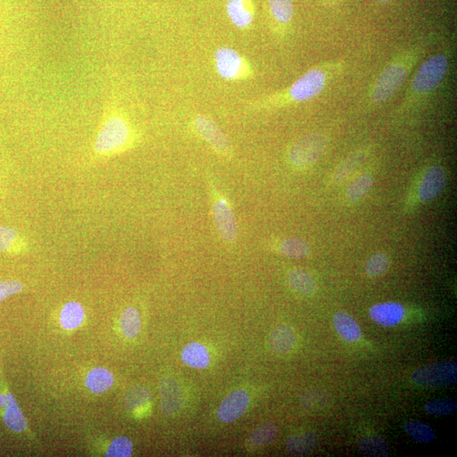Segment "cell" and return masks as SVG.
<instances>
[{
    "instance_id": "6da1fadb",
    "label": "cell",
    "mask_w": 457,
    "mask_h": 457,
    "mask_svg": "<svg viewBox=\"0 0 457 457\" xmlns=\"http://www.w3.org/2000/svg\"><path fill=\"white\" fill-rule=\"evenodd\" d=\"M134 132L122 115L106 116L94 142V152L98 156L109 157L127 149L132 146Z\"/></svg>"
},
{
    "instance_id": "7a4b0ae2",
    "label": "cell",
    "mask_w": 457,
    "mask_h": 457,
    "mask_svg": "<svg viewBox=\"0 0 457 457\" xmlns=\"http://www.w3.org/2000/svg\"><path fill=\"white\" fill-rule=\"evenodd\" d=\"M328 140L321 134H310L300 138L291 146L288 159L295 168H307L315 164L325 154Z\"/></svg>"
},
{
    "instance_id": "3957f363",
    "label": "cell",
    "mask_w": 457,
    "mask_h": 457,
    "mask_svg": "<svg viewBox=\"0 0 457 457\" xmlns=\"http://www.w3.org/2000/svg\"><path fill=\"white\" fill-rule=\"evenodd\" d=\"M449 62L443 53H436L423 63L411 82V90L416 94L431 92L446 75Z\"/></svg>"
},
{
    "instance_id": "277c9868",
    "label": "cell",
    "mask_w": 457,
    "mask_h": 457,
    "mask_svg": "<svg viewBox=\"0 0 457 457\" xmlns=\"http://www.w3.org/2000/svg\"><path fill=\"white\" fill-rule=\"evenodd\" d=\"M411 380L423 387H443L454 384L457 380V365L454 361L434 362L414 372Z\"/></svg>"
},
{
    "instance_id": "5b68a950",
    "label": "cell",
    "mask_w": 457,
    "mask_h": 457,
    "mask_svg": "<svg viewBox=\"0 0 457 457\" xmlns=\"http://www.w3.org/2000/svg\"><path fill=\"white\" fill-rule=\"evenodd\" d=\"M409 70V65L404 62L399 61L389 65L374 85L372 100L378 104L388 100L405 82Z\"/></svg>"
},
{
    "instance_id": "8992f818",
    "label": "cell",
    "mask_w": 457,
    "mask_h": 457,
    "mask_svg": "<svg viewBox=\"0 0 457 457\" xmlns=\"http://www.w3.org/2000/svg\"><path fill=\"white\" fill-rule=\"evenodd\" d=\"M326 83L327 75L324 70L319 68L308 70L291 85L289 98L295 102L310 100L324 90Z\"/></svg>"
},
{
    "instance_id": "52a82bcc",
    "label": "cell",
    "mask_w": 457,
    "mask_h": 457,
    "mask_svg": "<svg viewBox=\"0 0 457 457\" xmlns=\"http://www.w3.org/2000/svg\"><path fill=\"white\" fill-rule=\"evenodd\" d=\"M213 215L219 234L226 243H233L238 235V226L228 201L218 194L214 196Z\"/></svg>"
},
{
    "instance_id": "ba28073f",
    "label": "cell",
    "mask_w": 457,
    "mask_h": 457,
    "mask_svg": "<svg viewBox=\"0 0 457 457\" xmlns=\"http://www.w3.org/2000/svg\"><path fill=\"white\" fill-rule=\"evenodd\" d=\"M215 68L222 78L236 80L243 78L245 63L240 53L228 47L217 49L214 55Z\"/></svg>"
},
{
    "instance_id": "9c48e42d",
    "label": "cell",
    "mask_w": 457,
    "mask_h": 457,
    "mask_svg": "<svg viewBox=\"0 0 457 457\" xmlns=\"http://www.w3.org/2000/svg\"><path fill=\"white\" fill-rule=\"evenodd\" d=\"M194 123L196 131L215 151L226 157L231 154L230 141L211 119L207 116L199 115Z\"/></svg>"
},
{
    "instance_id": "30bf717a",
    "label": "cell",
    "mask_w": 457,
    "mask_h": 457,
    "mask_svg": "<svg viewBox=\"0 0 457 457\" xmlns=\"http://www.w3.org/2000/svg\"><path fill=\"white\" fill-rule=\"evenodd\" d=\"M447 183L446 170L440 165H432L425 169L419 187V199L428 203L436 199L445 189Z\"/></svg>"
},
{
    "instance_id": "8fae6325",
    "label": "cell",
    "mask_w": 457,
    "mask_h": 457,
    "mask_svg": "<svg viewBox=\"0 0 457 457\" xmlns=\"http://www.w3.org/2000/svg\"><path fill=\"white\" fill-rule=\"evenodd\" d=\"M250 396L244 389L233 392L224 399L219 405L217 416L223 423H232L238 420L248 410Z\"/></svg>"
},
{
    "instance_id": "7c38bea8",
    "label": "cell",
    "mask_w": 457,
    "mask_h": 457,
    "mask_svg": "<svg viewBox=\"0 0 457 457\" xmlns=\"http://www.w3.org/2000/svg\"><path fill=\"white\" fill-rule=\"evenodd\" d=\"M160 405L164 414H178L184 406L185 396L180 384L176 379L167 377L161 381L159 387Z\"/></svg>"
},
{
    "instance_id": "4fadbf2b",
    "label": "cell",
    "mask_w": 457,
    "mask_h": 457,
    "mask_svg": "<svg viewBox=\"0 0 457 457\" xmlns=\"http://www.w3.org/2000/svg\"><path fill=\"white\" fill-rule=\"evenodd\" d=\"M405 308L398 303H383L374 305L369 316L376 324L384 327L396 326L404 319Z\"/></svg>"
},
{
    "instance_id": "5bb4252c",
    "label": "cell",
    "mask_w": 457,
    "mask_h": 457,
    "mask_svg": "<svg viewBox=\"0 0 457 457\" xmlns=\"http://www.w3.org/2000/svg\"><path fill=\"white\" fill-rule=\"evenodd\" d=\"M226 12L237 28H248L253 21V12L248 0H227Z\"/></svg>"
},
{
    "instance_id": "9a60e30c",
    "label": "cell",
    "mask_w": 457,
    "mask_h": 457,
    "mask_svg": "<svg viewBox=\"0 0 457 457\" xmlns=\"http://www.w3.org/2000/svg\"><path fill=\"white\" fill-rule=\"evenodd\" d=\"M336 332L344 340L348 342H355L362 337V330L359 325L347 312H336L333 317Z\"/></svg>"
},
{
    "instance_id": "2e32d148",
    "label": "cell",
    "mask_w": 457,
    "mask_h": 457,
    "mask_svg": "<svg viewBox=\"0 0 457 457\" xmlns=\"http://www.w3.org/2000/svg\"><path fill=\"white\" fill-rule=\"evenodd\" d=\"M182 361L188 367L196 369H204L210 364V354L204 345L191 342L184 347Z\"/></svg>"
},
{
    "instance_id": "e0dca14e",
    "label": "cell",
    "mask_w": 457,
    "mask_h": 457,
    "mask_svg": "<svg viewBox=\"0 0 457 457\" xmlns=\"http://www.w3.org/2000/svg\"><path fill=\"white\" fill-rule=\"evenodd\" d=\"M294 330L288 325H280L272 331L270 337V346L278 354L285 355L293 350L295 345Z\"/></svg>"
},
{
    "instance_id": "ac0fdd59",
    "label": "cell",
    "mask_w": 457,
    "mask_h": 457,
    "mask_svg": "<svg viewBox=\"0 0 457 457\" xmlns=\"http://www.w3.org/2000/svg\"><path fill=\"white\" fill-rule=\"evenodd\" d=\"M290 288L303 295H311L315 293L317 285L315 279L307 270L294 268L288 275Z\"/></svg>"
},
{
    "instance_id": "d6986e66",
    "label": "cell",
    "mask_w": 457,
    "mask_h": 457,
    "mask_svg": "<svg viewBox=\"0 0 457 457\" xmlns=\"http://www.w3.org/2000/svg\"><path fill=\"white\" fill-rule=\"evenodd\" d=\"M87 388L94 394L105 393L114 384V376L104 367L92 369L85 380Z\"/></svg>"
},
{
    "instance_id": "ffe728a7",
    "label": "cell",
    "mask_w": 457,
    "mask_h": 457,
    "mask_svg": "<svg viewBox=\"0 0 457 457\" xmlns=\"http://www.w3.org/2000/svg\"><path fill=\"white\" fill-rule=\"evenodd\" d=\"M7 404L4 409V422L6 426L15 432H22L26 428V420L19 409L17 401L12 394H6Z\"/></svg>"
},
{
    "instance_id": "44dd1931",
    "label": "cell",
    "mask_w": 457,
    "mask_h": 457,
    "mask_svg": "<svg viewBox=\"0 0 457 457\" xmlns=\"http://www.w3.org/2000/svg\"><path fill=\"white\" fill-rule=\"evenodd\" d=\"M366 158V152L357 151L343 161L334 173L333 182L335 185H340V184L346 182L364 164Z\"/></svg>"
},
{
    "instance_id": "7402d4cb",
    "label": "cell",
    "mask_w": 457,
    "mask_h": 457,
    "mask_svg": "<svg viewBox=\"0 0 457 457\" xmlns=\"http://www.w3.org/2000/svg\"><path fill=\"white\" fill-rule=\"evenodd\" d=\"M317 443L319 441L315 434L305 433L290 437L286 441V448L293 455L303 456L315 451Z\"/></svg>"
},
{
    "instance_id": "603a6c76",
    "label": "cell",
    "mask_w": 457,
    "mask_h": 457,
    "mask_svg": "<svg viewBox=\"0 0 457 457\" xmlns=\"http://www.w3.org/2000/svg\"><path fill=\"white\" fill-rule=\"evenodd\" d=\"M84 317L85 312L82 305L76 302H70L62 308L60 322L62 328L73 330L83 324Z\"/></svg>"
},
{
    "instance_id": "cb8c5ba5",
    "label": "cell",
    "mask_w": 457,
    "mask_h": 457,
    "mask_svg": "<svg viewBox=\"0 0 457 457\" xmlns=\"http://www.w3.org/2000/svg\"><path fill=\"white\" fill-rule=\"evenodd\" d=\"M279 251L284 256L293 259L306 258L311 253V246L302 238H286L280 241Z\"/></svg>"
},
{
    "instance_id": "d4e9b609",
    "label": "cell",
    "mask_w": 457,
    "mask_h": 457,
    "mask_svg": "<svg viewBox=\"0 0 457 457\" xmlns=\"http://www.w3.org/2000/svg\"><path fill=\"white\" fill-rule=\"evenodd\" d=\"M374 178L370 173H364L350 183L346 191L347 198L351 201L362 200L373 187Z\"/></svg>"
},
{
    "instance_id": "484cf974",
    "label": "cell",
    "mask_w": 457,
    "mask_h": 457,
    "mask_svg": "<svg viewBox=\"0 0 457 457\" xmlns=\"http://www.w3.org/2000/svg\"><path fill=\"white\" fill-rule=\"evenodd\" d=\"M120 325L125 337H137L141 331V317L137 309L132 307L125 309L120 317Z\"/></svg>"
},
{
    "instance_id": "4316f807",
    "label": "cell",
    "mask_w": 457,
    "mask_h": 457,
    "mask_svg": "<svg viewBox=\"0 0 457 457\" xmlns=\"http://www.w3.org/2000/svg\"><path fill=\"white\" fill-rule=\"evenodd\" d=\"M278 428L275 424L266 423L260 425L251 433L248 441L251 446H263L275 440Z\"/></svg>"
},
{
    "instance_id": "83f0119b",
    "label": "cell",
    "mask_w": 457,
    "mask_h": 457,
    "mask_svg": "<svg viewBox=\"0 0 457 457\" xmlns=\"http://www.w3.org/2000/svg\"><path fill=\"white\" fill-rule=\"evenodd\" d=\"M405 430L416 442L426 443L433 441L436 438L434 430L429 425L419 421H407Z\"/></svg>"
},
{
    "instance_id": "f1b7e54d",
    "label": "cell",
    "mask_w": 457,
    "mask_h": 457,
    "mask_svg": "<svg viewBox=\"0 0 457 457\" xmlns=\"http://www.w3.org/2000/svg\"><path fill=\"white\" fill-rule=\"evenodd\" d=\"M271 15L279 23L286 24L293 19V0H268Z\"/></svg>"
},
{
    "instance_id": "f546056e",
    "label": "cell",
    "mask_w": 457,
    "mask_h": 457,
    "mask_svg": "<svg viewBox=\"0 0 457 457\" xmlns=\"http://www.w3.org/2000/svg\"><path fill=\"white\" fill-rule=\"evenodd\" d=\"M362 453L372 456H387L389 453L387 443L378 436H366L358 443Z\"/></svg>"
},
{
    "instance_id": "4dcf8cb0",
    "label": "cell",
    "mask_w": 457,
    "mask_h": 457,
    "mask_svg": "<svg viewBox=\"0 0 457 457\" xmlns=\"http://www.w3.org/2000/svg\"><path fill=\"white\" fill-rule=\"evenodd\" d=\"M16 248H24L19 233L12 227H0V252H11Z\"/></svg>"
},
{
    "instance_id": "1f68e13d",
    "label": "cell",
    "mask_w": 457,
    "mask_h": 457,
    "mask_svg": "<svg viewBox=\"0 0 457 457\" xmlns=\"http://www.w3.org/2000/svg\"><path fill=\"white\" fill-rule=\"evenodd\" d=\"M389 267V259L384 253H376L367 260L366 263L367 275L371 278L382 276Z\"/></svg>"
},
{
    "instance_id": "d6a6232c",
    "label": "cell",
    "mask_w": 457,
    "mask_h": 457,
    "mask_svg": "<svg viewBox=\"0 0 457 457\" xmlns=\"http://www.w3.org/2000/svg\"><path fill=\"white\" fill-rule=\"evenodd\" d=\"M457 410V403L449 398L437 399L425 406V411L429 414L446 416L455 414Z\"/></svg>"
},
{
    "instance_id": "836d02e7",
    "label": "cell",
    "mask_w": 457,
    "mask_h": 457,
    "mask_svg": "<svg viewBox=\"0 0 457 457\" xmlns=\"http://www.w3.org/2000/svg\"><path fill=\"white\" fill-rule=\"evenodd\" d=\"M133 452V446L131 441L127 437H117L111 442L106 456L109 457H128Z\"/></svg>"
},
{
    "instance_id": "e575fe53",
    "label": "cell",
    "mask_w": 457,
    "mask_h": 457,
    "mask_svg": "<svg viewBox=\"0 0 457 457\" xmlns=\"http://www.w3.org/2000/svg\"><path fill=\"white\" fill-rule=\"evenodd\" d=\"M150 399V392L149 389L139 387L133 388L131 392H128L127 398V407L130 410L137 409L139 406L145 404Z\"/></svg>"
},
{
    "instance_id": "d590c367",
    "label": "cell",
    "mask_w": 457,
    "mask_h": 457,
    "mask_svg": "<svg viewBox=\"0 0 457 457\" xmlns=\"http://www.w3.org/2000/svg\"><path fill=\"white\" fill-rule=\"evenodd\" d=\"M23 285L21 282L6 280L0 282V303L11 295L21 293Z\"/></svg>"
},
{
    "instance_id": "8d00e7d4",
    "label": "cell",
    "mask_w": 457,
    "mask_h": 457,
    "mask_svg": "<svg viewBox=\"0 0 457 457\" xmlns=\"http://www.w3.org/2000/svg\"><path fill=\"white\" fill-rule=\"evenodd\" d=\"M6 404H7L6 396L2 395V394H0V406L6 407Z\"/></svg>"
},
{
    "instance_id": "74e56055",
    "label": "cell",
    "mask_w": 457,
    "mask_h": 457,
    "mask_svg": "<svg viewBox=\"0 0 457 457\" xmlns=\"http://www.w3.org/2000/svg\"><path fill=\"white\" fill-rule=\"evenodd\" d=\"M377 1H379V2H388V1H391V0H377Z\"/></svg>"
}]
</instances>
